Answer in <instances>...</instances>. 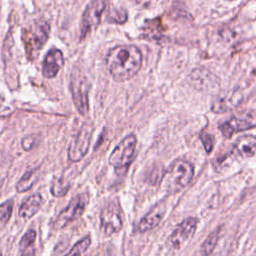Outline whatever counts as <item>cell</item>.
<instances>
[{
	"label": "cell",
	"mask_w": 256,
	"mask_h": 256,
	"mask_svg": "<svg viewBox=\"0 0 256 256\" xmlns=\"http://www.w3.org/2000/svg\"><path fill=\"white\" fill-rule=\"evenodd\" d=\"M38 178H39V169L38 168L28 170L22 176V178L18 181V183L16 185V190L19 193L26 192V191L30 190L34 186V184L37 182Z\"/></svg>",
	"instance_id": "e0dca14e"
},
{
	"label": "cell",
	"mask_w": 256,
	"mask_h": 256,
	"mask_svg": "<svg viewBox=\"0 0 256 256\" xmlns=\"http://www.w3.org/2000/svg\"><path fill=\"white\" fill-rule=\"evenodd\" d=\"M219 232H220V229H217L214 232H212L207 237V239L205 240L203 245L201 246V252L204 256H209L213 253L214 249L217 246L218 240H219Z\"/></svg>",
	"instance_id": "ac0fdd59"
},
{
	"label": "cell",
	"mask_w": 256,
	"mask_h": 256,
	"mask_svg": "<svg viewBox=\"0 0 256 256\" xmlns=\"http://www.w3.org/2000/svg\"><path fill=\"white\" fill-rule=\"evenodd\" d=\"M36 238L37 234L35 230H28L19 242V253L18 256H35L36 253Z\"/></svg>",
	"instance_id": "2e32d148"
},
{
	"label": "cell",
	"mask_w": 256,
	"mask_h": 256,
	"mask_svg": "<svg viewBox=\"0 0 256 256\" xmlns=\"http://www.w3.org/2000/svg\"><path fill=\"white\" fill-rule=\"evenodd\" d=\"M256 127V113L247 112L235 115L228 121L219 126L220 131L226 138H230L233 134Z\"/></svg>",
	"instance_id": "30bf717a"
},
{
	"label": "cell",
	"mask_w": 256,
	"mask_h": 256,
	"mask_svg": "<svg viewBox=\"0 0 256 256\" xmlns=\"http://www.w3.org/2000/svg\"><path fill=\"white\" fill-rule=\"evenodd\" d=\"M89 202L88 193H82L75 196L67 205L65 209H63L56 220L54 221L53 227L56 230H60L68 226L71 222L78 219L85 211V208Z\"/></svg>",
	"instance_id": "5b68a950"
},
{
	"label": "cell",
	"mask_w": 256,
	"mask_h": 256,
	"mask_svg": "<svg viewBox=\"0 0 256 256\" xmlns=\"http://www.w3.org/2000/svg\"><path fill=\"white\" fill-rule=\"evenodd\" d=\"M197 229V220L193 217L186 218L173 231L168 239V245L175 250L184 246L194 235Z\"/></svg>",
	"instance_id": "8fae6325"
},
{
	"label": "cell",
	"mask_w": 256,
	"mask_h": 256,
	"mask_svg": "<svg viewBox=\"0 0 256 256\" xmlns=\"http://www.w3.org/2000/svg\"><path fill=\"white\" fill-rule=\"evenodd\" d=\"M69 188L70 184L64 179V177L55 178L51 186V193L55 197H63L67 194Z\"/></svg>",
	"instance_id": "d6986e66"
},
{
	"label": "cell",
	"mask_w": 256,
	"mask_h": 256,
	"mask_svg": "<svg viewBox=\"0 0 256 256\" xmlns=\"http://www.w3.org/2000/svg\"><path fill=\"white\" fill-rule=\"evenodd\" d=\"M93 131L94 128L90 122H86L82 125L68 150V157L71 161L78 162L87 154Z\"/></svg>",
	"instance_id": "ba28073f"
},
{
	"label": "cell",
	"mask_w": 256,
	"mask_h": 256,
	"mask_svg": "<svg viewBox=\"0 0 256 256\" xmlns=\"http://www.w3.org/2000/svg\"><path fill=\"white\" fill-rule=\"evenodd\" d=\"M107 7V2L102 0H96L90 2L83 13L81 21L80 38L84 39L92 29L96 28L100 24L102 14Z\"/></svg>",
	"instance_id": "9c48e42d"
},
{
	"label": "cell",
	"mask_w": 256,
	"mask_h": 256,
	"mask_svg": "<svg viewBox=\"0 0 256 256\" xmlns=\"http://www.w3.org/2000/svg\"><path fill=\"white\" fill-rule=\"evenodd\" d=\"M89 90L88 78L79 68H75L70 76V91L76 109L83 116L89 111Z\"/></svg>",
	"instance_id": "277c9868"
},
{
	"label": "cell",
	"mask_w": 256,
	"mask_h": 256,
	"mask_svg": "<svg viewBox=\"0 0 256 256\" xmlns=\"http://www.w3.org/2000/svg\"><path fill=\"white\" fill-rule=\"evenodd\" d=\"M0 256H2V254H1V252H0Z\"/></svg>",
	"instance_id": "d4e9b609"
},
{
	"label": "cell",
	"mask_w": 256,
	"mask_h": 256,
	"mask_svg": "<svg viewBox=\"0 0 256 256\" xmlns=\"http://www.w3.org/2000/svg\"><path fill=\"white\" fill-rule=\"evenodd\" d=\"M106 65L116 81H125L134 77L142 66V53L135 45H118L106 55Z\"/></svg>",
	"instance_id": "6da1fadb"
},
{
	"label": "cell",
	"mask_w": 256,
	"mask_h": 256,
	"mask_svg": "<svg viewBox=\"0 0 256 256\" xmlns=\"http://www.w3.org/2000/svg\"><path fill=\"white\" fill-rule=\"evenodd\" d=\"M64 65V56L61 50L52 48L46 54L43 61V75L45 78L52 79L56 77L60 69Z\"/></svg>",
	"instance_id": "4fadbf2b"
},
{
	"label": "cell",
	"mask_w": 256,
	"mask_h": 256,
	"mask_svg": "<svg viewBox=\"0 0 256 256\" xmlns=\"http://www.w3.org/2000/svg\"><path fill=\"white\" fill-rule=\"evenodd\" d=\"M194 177L193 165L183 159L175 160L163 175L162 186L168 193H176L185 188Z\"/></svg>",
	"instance_id": "7a4b0ae2"
},
{
	"label": "cell",
	"mask_w": 256,
	"mask_h": 256,
	"mask_svg": "<svg viewBox=\"0 0 256 256\" xmlns=\"http://www.w3.org/2000/svg\"><path fill=\"white\" fill-rule=\"evenodd\" d=\"M137 145L135 135L130 134L125 137L113 150L109 157V163L117 169L127 167L133 161Z\"/></svg>",
	"instance_id": "8992f818"
},
{
	"label": "cell",
	"mask_w": 256,
	"mask_h": 256,
	"mask_svg": "<svg viewBox=\"0 0 256 256\" xmlns=\"http://www.w3.org/2000/svg\"><path fill=\"white\" fill-rule=\"evenodd\" d=\"M91 245V237L88 235L79 240L65 256H81Z\"/></svg>",
	"instance_id": "44dd1931"
},
{
	"label": "cell",
	"mask_w": 256,
	"mask_h": 256,
	"mask_svg": "<svg viewBox=\"0 0 256 256\" xmlns=\"http://www.w3.org/2000/svg\"><path fill=\"white\" fill-rule=\"evenodd\" d=\"M50 34V25L46 21L37 20L29 28L23 29L22 38L26 53L30 60L37 57Z\"/></svg>",
	"instance_id": "3957f363"
},
{
	"label": "cell",
	"mask_w": 256,
	"mask_h": 256,
	"mask_svg": "<svg viewBox=\"0 0 256 256\" xmlns=\"http://www.w3.org/2000/svg\"><path fill=\"white\" fill-rule=\"evenodd\" d=\"M166 213V204L164 201L156 204L137 224L135 227V231L138 233H145L156 228Z\"/></svg>",
	"instance_id": "7c38bea8"
},
{
	"label": "cell",
	"mask_w": 256,
	"mask_h": 256,
	"mask_svg": "<svg viewBox=\"0 0 256 256\" xmlns=\"http://www.w3.org/2000/svg\"><path fill=\"white\" fill-rule=\"evenodd\" d=\"M41 206H42L41 195L38 193L33 194L29 196L20 206L19 216L24 220H28L32 218L40 210Z\"/></svg>",
	"instance_id": "9a60e30c"
},
{
	"label": "cell",
	"mask_w": 256,
	"mask_h": 256,
	"mask_svg": "<svg viewBox=\"0 0 256 256\" xmlns=\"http://www.w3.org/2000/svg\"><path fill=\"white\" fill-rule=\"evenodd\" d=\"M200 139L203 143V146L206 150V152L209 154L211 153V151L213 150V147H214V142H213V137L210 135V134H202L200 136Z\"/></svg>",
	"instance_id": "cb8c5ba5"
},
{
	"label": "cell",
	"mask_w": 256,
	"mask_h": 256,
	"mask_svg": "<svg viewBox=\"0 0 256 256\" xmlns=\"http://www.w3.org/2000/svg\"><path fill=\"white\" fill-rule=\"evenodd\" d=\"M128 14L124 8H113L109 11L107 19L109 22L116 24H123L127 21Z\"/></svg>",
	"instance_id": "7402d4cb"
},
{
	"label": "cell",
	"mask_w": 256,
	"mask_h": 256,
	"mask_svg": "<svg viewBox=\"0 0 256 256\" xmlns=\"http://www.w3.org/2000/svg\"><path fill=\"white\" fill-rule=\"evenodd\" d=\"M40 139L38 135H29L22 139V148L25 151H31L39 145Z\"/></svg>",
	"instance_id": "603a6c76"
},
{
	"label": "cell",
	"mask_w": 256,
	"mask_h": 256,
	"mask_svg": "<svg viewBox=\"0 0 256 256\" xmlns=\"http://www.w3.org/2000/svg\"><path fill=\"white\" fill-rule=\"evenodd\" d=\"M233 152L242 158H249L256 153V137L245 135L239 137L233 144Z\"/></svg>",
	"instance_id": "5bb4252c"
},
{
	"label": "cell",
	"mask_w": 256,
	"mask_h": 256,
	"mask_svg": "<svg viewBox=\"0 0 256 256\" xmlns=\"http://www.w3.org/2000/svg\"><path fill=\"white\" fill-rule=\"evenodd\" d=\"M13 200H8L0 205V229L4 228L9 222L13 212Z\"/></svg>",
	"instance_id": "ffe728a7"
},
{
	"label": "cell",
	"mask_w": 256,
	"mask_h": 256,
	"mask_svg": "<svg viewBox=\"0 0 256 256\" xmlns=\"http://www.w3.org/2000/svg\"><path fill=\"white\" fill-rule=\"evenodd\" d=\"M123 214L118 203L109 202L101 210L100 227L106 236H111L122 229Z\"/></svg>",
	"instance_id": "52a82bcc"
}]
</instances>
